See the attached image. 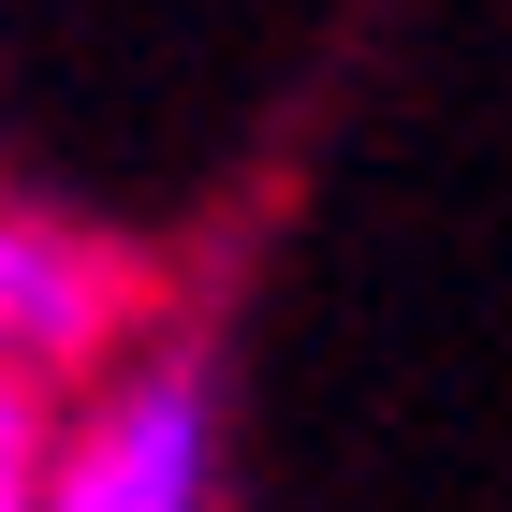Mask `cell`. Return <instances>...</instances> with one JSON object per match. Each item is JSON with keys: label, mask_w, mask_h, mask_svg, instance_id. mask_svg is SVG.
<instances>
[{"label": "cell", "mask_w": 512, "mask_h": 512, "mask_svg": "<svg viewBox=\"0 0 512 512\" xmlns=\"http://www.w3.org/2000/svg\"><path fill=\"white\" fill-rule=\"evenodd\" d=\"M205 454H220V395L176 352V366H147V381L88 425V454L59 469L44 512H205Z\"/></svg>", "instance_id": "cell-1"}, {"label": "cell", "mask_w": 512, "mask_h": 512, "mask_svg": "<svg viewBox=\"0 0 512 512\" xmlns=\"http://www.w3.org/2000/svg\"><path fill=\"white\" fill-rule=\"evenodd\" d=\"M88 337H103V278L59 235H15V220H0V352L59 366V352H88Z\"/></svg>", "instance_id": "cell-2"}, {"label": "cell", "mask_w": 512, "mask_h": 512, "mask_svg": "<svg viewBox=\"0 0 512 512\" xmlns=\"http://www.w3.org/2000/svg\"><path fill=\"white\" fill-rule=\"evenodd\" d=\"M59 483H44V410H30V381L0 366V512H44Z\"/></svg>", "instance_id": "cell-3"}]
</instances>
